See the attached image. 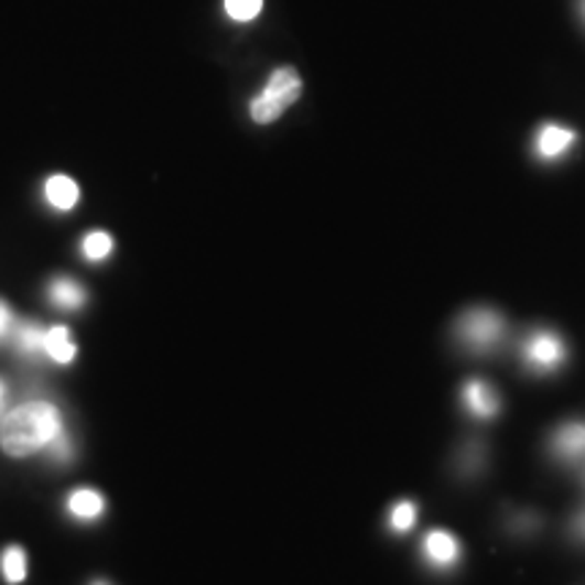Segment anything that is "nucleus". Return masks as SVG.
Returning a JSON list of instances; mask_svg holds the SVG:
<instances>
[{"instance_id": "nucleus-13", "label": "nucleus", "mask_w": 585, "mask_h": 585, "mask_svg": "<svg viewBox=\"0 0 585 585\" xmlns=\"http://www.w3.org/2000/svg\"><path fill=\"white\" fill-rule=\"evenodd\" d=\"M0 566H3V577L9 583H22L28 575V559H25V551L17 545L6 548L3 559H0Z\"/></svg>"}, {"instance_id": "nucleus-3", "label": "nucleus", "mask_w": 585, "mask_h": 585, "mask_svg": "<svg viewBox=\"0 0 585 585\" xmlns=\"http://www.w3.org/2000/svg\"><path fill=\"white\" fill-rule=\"evenodd\" d=\"M455 336H458L461 345L469 347V350L488 353L494 350L501 342V336H505V321H501L499 312L486 310V306L469 310L455 323Z\"/></svg>"}, {"instance_id": "nucleus-20", "label": "nucleus", "mask_w": 585, "mask_h": 585, "mask_svg": "<svg viewBox=\"0 0 585 585\" xmlns=\"http://www.w3.org/2000/svg\"><path fill=\"white\" fill-rule=\"evenodd\" d=\"M3 396H6V390H3V382H0V415H3Z\"/></svg>"}, {"instance_id": "nucleus-15", "label": "nucleus", "mask_w": 585, "mask_h": 585, "mask_svg": "<svg viewBox=\"0 0 585 585\" xmlns=\"http://www.w3.org/2000/svg\"><path fill=\"white\" fill-rule=\"evenodd\" d=\"M44 339H46V331H41L39 325L22 323L20 328H17V345H20L25 353L44 350Z\"/></svg>"}, {"instance_id": "nucleus-17", "label": "nucleus", "mask_w": 585, "mask_h": 585, "mask_svg": "<svg viewBox=\"0 0 585 585\" xmlns=\"http://www.w3.org/2000/svg\"><path fill=\"white\" fill-rule=\"evenodd\" d=\"M415 520H418L415 501H399V505L393 507V512H390V526H393L396 531H410L412 526H415Z\"/></svg>"}, {"instance_id": "nucleus-11", "label": "nucleus", "mask_w": 585, "mask_h": 585, "mask_svg": "<svg viewBox=\"0 0 585 585\" xmlns=\"http://www.w3.org/2000/svg\"><path fill=\"white\" fill-rule=\"evenodd\" d=\"M68 510L74 512L76 518H98L100 512H104V496L98 494V490H90V488H79L71 494L68 499Z\"/></svg>"}, {"instance_id": "nucleus-7", "label": "nucleus", "mask_w": 585, "mask_h": 585, "mask_svg": "<svg viewBox=\"0 0 585 585\" xmlns=\"http://www.w3.org/2000/svg\"><path fill=\"white\" fill-rule=\"evenodd\" d=\"M551 447L561 461L585 458V421H572L561 425V429L553 434Z\"/></svg>"}, {"instance_id": "nucleus-9", "label": "nucleus", "mask_w": 585, "mask_h": 585, "mask_svg": "<svg viewBox=\"0 0 585 585\" xmlns=\"http://www.w3.org/2000/svg\"><path fill=\"white\" fill-rule=\"evenodd\" d=\"M46 201H50L55 209H74L76 201H79V187H76V182L71 180V176H50V182H46Z\"/></svg>"}, {"instance_id": "nucleus-6", "label": "nucleus", "mask_w": 585, "mask_h": 585, "mask_svg": "<svg viewBox=\"0 0 585 585\" xmlns=\"http://www.w3.org/2000/svg\"><path fill=\"white\" fill-rule=\"evenodd\" d=\"M461 396H464V404L469 407L472 415L477 418H494L501 410L499 393L483 380H466L464 388H461Z\"/></svg>"}, {"instance_id": "nucleus-4", "label": "nucleus", "mask_w": 585, "mask_h": 585, "mask_svg": "<svg viewBox=\"0 0 585 585\" xmlns=\"http://www.w3.org/2000/svg\"><path fill=\"white\" fill-rule=\"evenodd\" d=\"M523 360L534 371H555L566 358V347L553 331H534L523 339Z\"/></svg>"}, {"instance_id": "nucleus-5", "label": "nucleus", "mask_w": 585, "mask_h": 585, "mask_svg": "<svg viewBox=\"0 0 585 585\" xmlns=\"http://www.w3.org/2000/svg\"><path fill=\"white\" fill-rule=\"evenodd\" d=\"M575 141H577L575 130L548 122V126H542L540 130H537L534 152H537V158H542V161H559V158H564L566 152L572 150Z\"/></svg>"}, {"instance_id": "nucleus-2", "label": "nucleus", "mask_w": 585, "mask_h": 585, "mask_svg": "<svg viewBox=\"0 0 585 585\" xmlns=\"http://www.w3.org/2000/svg\"><path fill=\"white\" fill-rule=\"evenodd\" d=\"M301 76L295 74L291 65H282L271 74V79L266 82L263 93L252 98L250 104V117L258 126H269V122L280 120L288 111V106L295 104L301 96Z\"/></svg>"}, {"instance_id": "nucleus-18", "label": "nucleus", "mask_w": 585, "mask_h": 585, "mask_svg": "<svg viewBox=\"0 0 585 585\" xmlns=\"http://www.w3.org/2000/svg\"><path fill=\"white\" fill-rule=\"evenodd\" d=\"M11 323H14V317H11V310L3 304V301H0V339H3V336L9 334Z\"/></svg>"}, {"instance_id": "nucleus-21", "label": "nucleus", "mask_w": 585, "mask_h": 585, "mask_svg": "<svg viewBox=\"0 0 585 585\" xmlns=\"http://www.w3.org/2000/svg\"><path fill=\"white\" fill-rule=\"evenodd\" d=\"M581 11H583V20H585V0H581Z\"/></svg>"}, {"instance_id": "nucleus-10", "label": "nucleus", "mask_w": 585, "mask_h": 585, "mask_svg": "<svg viewBox=\"0 0 585 585\" xmlns=\"http://www.w3.org/2000/svg\"><path fill=\"white\" fill-rule=\"evenodd\" d=\"M44 353L52 360H57V364H71V360H74L76 347H74V342H71L68 328H65V325H55V328L46 331Z\"/></svg>"}, {"instance_id": "nucleus-22", "label": "nucleus", "mask_w": 585, "mask_h": 585, "mask_svg": "<svg viewBox=\"0 0 585 585\" xmlns=\"http://www.w3.org/2000/svg\"><path fill=\"white\" fill-rule=\"evenodd\" d=\"M93 585H106V583H93Z\"/></svg>"}, {"instance_id": "nucleus-8", "label": "nucleus", "mask_w": 585, "mask_h": 585, "mask_svg": "<svg viewBox=\"0 0 585 585\" xmlns=\"http://www.w3.org/2000/svg\"><path fill=\"white\" fill-rule=\"evenodd\" d=\"M423 551H425V559H429L431 564L442 566V570H445V566H453L455 561H458L461 545L453 534L436 529V531H429V534H425Z\"/></svg>"}, {"instance_id": "nucleus-16", "label": "nucleus", "mask_w": 585, "mask_h": 585, "mask_svg": "<svg viewBox=\"0 0 585 585\" xmlns=\"http://www.w3.org/2000/svg\"><path fill=\"white\" fill-rule=\"evenodd\" d=\"M111 247H115L111 236L100 234V230H96V234H90L85 241H82V250H85V256L90 260H104L111 252Z\"/></svg>"}, {"instance_id": "nucleus-14", "label": "nucleus", "mask_w": 585, "mask_h": 585, "mask_svg": "<svg viewBox=\"0 0 585 585\" xmlns=\"http://www.w3.org/2000/svg\"><path fill=\"white\" fill-rule=\"evenodd\" d=\"M263 11V0H226V14L234 22H252Z\"/></svg>"}, {"instance_id": "nucleus-12", "label": "nucleus", "mask_w": 585, "mask_h": 585, "mask_svg": "<svg viewBox=\"0 0 585 585\" xmlns=\"http://www.w3.org/2000/svg\"><path fill=\"white\" fill-rule=\"evenodd\" d=\"M50 299L55 301L57 306H63V310H79V306L87 301V293L82 291V288L76 285V282L57 280L55 285H52Z\"/></svg>"}, {"instance_id": "nucleus-1", "label": "nucleus", "mask_w": 585, "mask_h": 585, "mask_svg": "<svg viewBox=\"0 0 585 585\" xmlns=\"http://www.w3.org/2000/svg\"><path fill=\"white\" fill-rule=\"evenodd\" d=\"M57 434H63V421L50 401H28L0 421V447L11 458L46 451Z\"/></svg>"}, {"instance_id": "nucleus-19", "label": "nucleus", "mask_w": 585, "mask_h": 585, "mask_svg": "<svg viewBox=\"0 0 585 585\" xmlns=\"http://www.w3.org/2000/svg\"><path fill=\"white\" fill-rule=\"evenodd\" d=\"M572 531H575L577 540L585 542V510L575 520H572Z\"/></svg>"}]
</instances>
